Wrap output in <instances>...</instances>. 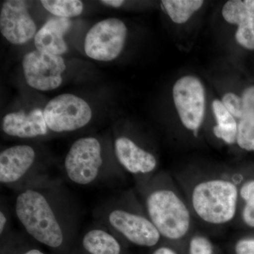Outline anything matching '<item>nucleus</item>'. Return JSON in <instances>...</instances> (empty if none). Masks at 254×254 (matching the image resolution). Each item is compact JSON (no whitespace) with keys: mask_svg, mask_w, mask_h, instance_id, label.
<instances>
[{"mask_svg":"<svg viewBox=\"0 0 254 254\" xmlns=\"http://www.w3.org/2000/svg\"><path fill=\"white\" fill-rule=\"evenodd\" d=\"M81 245L89 254H120L121 245L106 227H93L87 230Z\"/></svg>","mask_w":254,"mask_h":254,"instance_id":"nucleus-16","label":"nucleus"},{"mask_svg":"<svg viewBox=\"0 0 254 254\" xmlns=\"http://www.w3.org/2000/svg\"><path fill=\"white\" fill-rule=\"evenodd\" d=\"M225 21L238 26L235 39L248 50H254V0H230L224 5Z\"/></svg>","mask_w":254,"mask_h":254,"instance_id":"nucleus-12","label":"nucleus"},{"mask_svg":"<svg viewBox=\"0 0 254 254\" xmlns=\"http://www.w3.org/2000/svg\"><path fill=\"white\" fill-rule=\"evenodd\" d=\"M127 28L118 18H107L97 23L88 31L85 39L86 54L91 59L109 62L123 51Z\"/></svg>","mask_w":254,"mask_h":254,"instance_id":"nucleus-7","label":"nucleus"},{"mask_svg":"<svg viewBox=\"0 0 254 254\" xmlns=\"http://www.w3.org/2000/svg\"><path fill=\"white\" fill-rule=\"evenodd\" d=\"M2 130L10 136L33 138L48 134L49 128L43 110L34 109L28 113L17 112L5 115Z\"/></svg>","mask_w":254,"mask_h":254,"instance_id":"nucleus-13","label":"nucleus"},{"mask_svg":"<svg viewBox=\"0 0 254 254\" xmlns=\"http://www.w3.org/2000/svg\"><path fill=\"white\" fill-rule=\"evenodd\" d=\"M213 247L211 242L205 237H193L190 242V254H213Z\"/></svg>","mask_w":254,"mask_h":254,"instance_id":"nucleus-23","label":"nucleus"},{"mask_svg":"<svg viewBox=\"0 0 254 254\" xmlns=\"http://www.w3.org/2000/svg\"><path fill=\"white\" fill-rule=\"evenodd\" d=\"M173 100L182 123L197 131L202 125L205 109L204 87L198 78L185 76L174 85Z\"/></svg>","mask_w":254,"mask_h":254,"instance_id":"nucleus-8","label":"nucleus"},{"mask_svg":"<svg viewBox=\"0 0 254 254\" xmlns=\"http://www.w3.org/2000/svg\"><path fill=\"white\" fill-rule=\"evenodd\" d=\"M23 254H45L41 251L38 250H31L28 252H25Z\"/></svg>","mask_w":254,"mask_h":254,"instance_id":"nucleus-29","label":"nucleus"},{"mask_svg":"<svg viewBox=\"0 0 254 254\" xmlns=\"http://www.w3.org/2000/svg\"><path fill=\"white\" fill-rule=\"evenodd\" d=\"M212 108L217 125L213 128L214 134L221 138L228 144H233L237 141V125L235 119L222 104V101L213 100Z\"/></svg>","mask_w":254,"mask_h":254,"instance_id":"nucleus-17","label":"nucleus"},{"mask_svg":"<svg viewBox=\"0 0 254 254\" xmlns=\"http://www.w3.org/2000/svg\"><path fill=\"white\" fill-rule=\"evenodd\" d=\"M145 204L150 220L162 236L180 240L187 235L190 224V212L173 190H153L147 196Z\"/></svg>","mask_w":254,"mask_h":254,"instance_id":"nucleus-3","label":"nucleus"},{"mask_svg":"<svg viewBox=\"0 0 254 254\" xmlns=\"http://www.w3.org/2000/svg\"><path fill=\"white\" fill-rule=\"evenodd\" d=\"M71 27V21L69 18H50L35 36L34 43L37 50L60 56L64 54L67 52L68 46L64 36Z\"/></svg>","mask_w":254,"mask_h":254,"instance_id":"nucleus-15","label":"nucleus"},{"mask_svg":"<svg viewBox=\"0 0 254 254\" xmlns=\"http://www.w3.org/2000/svg\"><path fill=\"white\" fill-rule=\"evenodd\" d=\"M115 153L120 165L133 175L150 173L156 168L154 155L127 137H119L115 140Z\"/></svg>","mask_w":254,"mask_h":254,"instance_id":"nucleus-14","label":"nucleus"},{"mask_svg":"<svg viewBox=\"0 0 254 254\" xmlns=\"http://www.w3.org/2000/svg\"><path fill=\"white\" fill-rule=\"evenodd\" d=\"M43 113L48 128L56 133L76 131L86 126L92 118L89 105L70 93L58 95L50 100Z\"/></svg>","mask_w":254,"mask_h":254,"instance_id":"nucleus-6","label":"nucleus"},{"mask_svg":"<svg viewBox=\"0 0 254 254\" xmlns=\"http://www.w3.org/2000/svg\"><path fill=\"white\" fill-rule=\"evenodd\" d=\"M45 9L56 17L70 18L83 12V4L79 0H43Z\"/></svg>","mask_w":254,"mask_h":254,"instance_id":"nucleus-19","label":"nucleus"},{"mask_svg":"<svg viewBox=\"0 0 254 254\" xmlns=\"http://www.w3.org/2000/svg\"><path fill=\"white\" fill-rule=\"evenodd\" d=\"M23 68L30 86L46 91L56 89L62 84V74L66 69V65L60 55L35 50L25 55Z\"/></svg>","mask_w":254,"mask_h":254,"instance_id":"nucleus-9","label":"nucleus"},{"mask_svg":"<svg viewBox=\"0 0 254 254\" xmlns=\"http://www.w3.org/2000/svg\"><path fill=\"white\" fill-rule=\"evenodd\" d=\"M102 220L110 231L117 232L141 247H153L161 237L149 218L121 207H108Z\"/></svg>","mask_w":254,"mask_h":254,"instance_id":"nucleus-5","label":"nucleus"},{"mask_svg":"<svg viewBox=\"0 0 254 254\" xmlns=\"http://www.w3.org/2000/svg\"><path fill=\"white\" fill-rule=\"evenodd\" d=\"M36 153L28 145H16L0 153V182L16 186L31 176L36 163Z\"/></svg>","mask_w":254,"mask_h":254,"instance_id":"nucleus-11","label":"nucleus"},{"mask_svg":"<svg viewBox=\"0 0 254 254\" xmlns=\"http://www.w3.org/2000/svg\"><path fill=\"white\" fill-rule=\"evenodd\" d=\"M0 31L9 43L22 45L36 36V26L28 11L27 2L8 0L0 12Z\"/></svg>","mask_w":254,"mask_h":254,"instance_id":"nucleus-10","label":"nucleus"},{"mask_svg":"<svg viewBox=\"0 0 254 254\" xmlns=\"http://www.w3.org/2000/svg\"><path fill=\"white\" fill-rule=\"evenodd\" d=\"M153 254H177L176 252H174L171 249L168 247H161L158 250H155Z\"/></svg>","mask_w":254,"mask_h":254,"instance_id":"nucleus-28","label":"nucleus"},{"mask_svg":"<svg viewBox=\"0 0 254 254\" xmlns=\"http://www.w3.org/2000/svg\"><path fill=\"white\" fill-rule=\"evenodd\" d=\"M9 218L7 212L3 207L0 211V235L3 236L5 232L9 230Z\"/></svg>","mask_w":254,"mask_h":254,"instance_id":"nucleus-26","label":"nucleus"},{"mask_svg":"<svg viewBox=\"0 0 254 254\" xmlns=\"http://www.w3.org/2000/svg\"><path fill=\"white\" fill-rule=\"evenodd\" d=\"M222 104L235 118L242 119L244 116L242 98L233 93H227L222 97Z\"/></svg>","mask_w":254,"mask_h":254,"instance_id":"nucleus-22","label":"nucleus"},{"mask_svg":"<svg viewBox=\"0 0 254 254\" xmlns=\"http://www.w3.org/2000/svg\"><path fill=\"white\" fill-rule=\"evenodd\" d=\"M244 115L254 113V86L250 87L244 91L242 97Z\"/></svg>","mask_w":254,"mask_h":254,"instance_id":"nucleus-24","label":"nucleus"},{"mask_svg":"<svg viewBox=\"0 0 254 254\" xmlns=\"http://www.w3.org/2000/svg\"><path fill=\"white\" fill-rule=\"evenodd\" d=\"M237 142L243 149L254 151V113H247L238 124Z\"/></svg>","mask_w":254,"mask_h":254,"instance_id":"nucleus-20","label":"nucleus"},{"mask_svg":"<svg viewBox=\"0 0 254 254\" xmlns=\"http://www.w3.org/2000/svg\"><path fill=\"white\" fill-rule=\"evenodd\" d=\"M101 144L94 137L78 138L65 157L64 168L68 180L73 184L88 186L104 175Z\"/></svg>","mask_w":254,"mask_h":254,"instance_id":"nucleus-4","label":"nucleus"},{"mask_svg":"<svg viewBox=\"0 0 254 254\" xmlns=\"http://www.w3.org/2000/svg\"><path fill=\"white\" fill-rule=\"evenodd\" d=\"M100 2L108 5V6H113V7L119 8L125 3V1H122V0H103Z\"/></svg>","mask_w":254,"mask_h":254,"instance_id":"nucleus-27","label":"nucleus"},{"mask_svg":"<svg viewBox=\"0 0 254 254\" xmlns=\"http://www.w3.org/2000/svg\"><path fill=\"white\" fill-rule=\"evenodd\" d=\"M238 190L231 182L212 180L200 182L192 192V205L203 221L220 225L231 221L236 214Z\"/></svg>","mask_w":254,"mask_h":254,"instance_id":"nucleus-2","label":"nucleus"},{"mask_svg":"<svg viewBox=\"0 0 254 254\" xmlns=\"http://www.w3.org/2000/svg\"><path fill=\"white\" fill-rule=\"evenodd\" d=\"M203 2L200 0H163L162 4L172 21L181 24L187 22Z\"/></svg>","mask_w":254,"mask_h":254,"instance_id":"nucleus-18","label":"nucleus"},{"mask_svg":"<svg viewBox=\"0 0 254 254\" xmlns=\"http://www.w3.org/2000/svg\"><path fill=\"white\" fill-rule=\"evenodd\" d=\"M242 198L246 201L243 219L250 227H254V180L247 182L240 190Z\"/></svg>","mask_w":254,"mask_h":254,"instance_id":"nucleus-21","label":"nucleus"},{"mask_svg":"<svg viewBox=\"0 0 254 254\" xmlns=\"http://www.w3.org/2000/svg\"><path fill=\"white\" fill-rule=\"evenodd\" d=\"M45 186L25 187L15 200V214L25 231L50 248H59L71 231L67 212Z\"/></svg>","mask_w":254,"mask_h":254,"instance_id":"nucleus-1","label":"nucleus"},{"mask_svg":"<svg viewBox=\"0 0 254 254\" xmlns=\"http://www.w3.org/2000/svg\"><path fill=\"white\" fill-rule=\"evenodd\" d=\"M235 252L236 254H254V239H247L237 242Z\"/></svg>","mask_w":254,"mask_h":254,"instance_id":"nucleus-25","label":"nucleus"}]
</instances>
